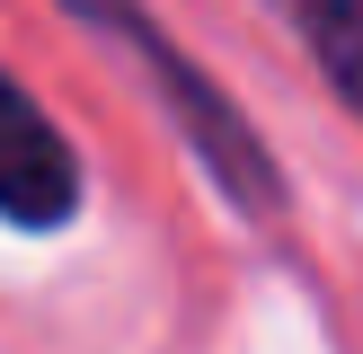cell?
Segmentation results:
<instances>
[{
  "label": "cell",
  "instance_id": "obj_2",
  "mask_svg": "<svg viewBox=\"0 0 363 354\" xmlns=\"http://www.w3.org/2000/svg\"><path fill=\"white\" fill-rule=\"evenodd\" d=\"M80 195H89V177H80L71 133L0 71V222L27 230V239H53V230L80 222Z\"/></svg>",
  "mask_w": 363,
  "mask_h": 354
},
{
  "label": "cell",
  "instance_id": "obj_3",
  "mask_svg": "<svg viewBox=\"0 0 363 354\" xmlns=\"http://www.w3.org/2000/svg\"><path fill=\"white\" fill-rule=\"evenodd\" d=\"M293 18V35L311 45V62L337 80V98L363 115V0H275Z\"/></svg>",
  "mask_w": 363,
  "mask_h": 354
},
{
  "label": "cell",
  "instance_id": "obj_1",
  "mask_svg": "<svg viewBox=\"0 0 363 354\" xmlns=\"http://www.w3.org/2000/svg\"><path fill=\"white\" fill-rule=\"evenodd\" d=\"M80 27H98L106 45H124L142 71H151V88H160V115L186 133V151L204 159V177L222 186V204L230 212H284V177H275V151L257 142V124L240 115V106L213 88V71L195 62V53H177L169 45V27H160L142 0H62Z\"/></svg>",
  "mask_w": 363,
  "mask_h": 354
}]
</instances>
